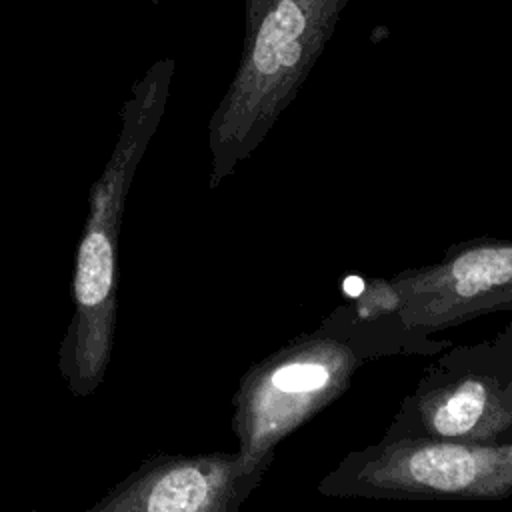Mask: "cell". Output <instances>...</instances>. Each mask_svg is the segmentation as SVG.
Segmentation results:
<instances>
[{"label":"cell","mask_w":512,"mask_h":512,"mask_svg":"<svg viewBox=\"0 0 512 512\" xmlns=\"http://www.w3.org/2000/svg\"><path fill=\"white\" fill-rule=\"evenodd\" d=\"M164 92L158 78L142 82L122 110L114 150L88 194V216L76 248L72 302L58 350V368L76 398L90 396L104 380L116 332L118 236L124 204L138 162L162 114Z\"/></svg>","instance_id":"1"},{"label":"cell","mask_w":512,"mask_h":512,"mask_svg":"<svg viewBox=\"0 0 512 512\" xmlns=\"http://www.w3.org/2000/svg\"><path fill=\"white\" fill-rule=\"evenodd\" d=\"M352 368V354L336 342L314 340L280 352L254 372L238 394L240 466L250 474L264 454L324 406L342 386Z\"/></svg>","instance_id":"2"},{"label":"cell","mask_w":512,"mask_h":512,"mask_svg":"<svg viewBox=\"0 0 512 512\" xmlns=\"http://www.w3.org/2000/svg\"><path fill=\"white\" fill-rule=\"evenodd\" d=\"M362 482L400 492L504 496L512 490V444L402 440L368 462Z\"/></svg>","instance_id":"3"},{"label":"cell","mask_w":512,"mask_h":512,"mask_svg":"<svg viewBox=\"0 0 512 512\" xmlns=\"http://www.w3.org/2000/svg\"><path fill=\"white\" fill-rule=\"evenodd\" d=\"M244 476L238 456H152L88 512H222Z\"/></svg>","instance_id":"4"},{"label":"cell","mask_w":512,"mask_h":512,"mask_svg":"<svg viewBox=\"0 0 512 512\" xmlns=\"http://www.w3.org/2000/svg\"><path fill=\"white\" fill-rule=\"evenodd\" d=\"M422 414L432 432L446 438H488L512 426V388L468 378L430 394Z\"/></svg>","instance_id":"5"},{"label":"cell","mask_w":512,"mask_h":512,"mask_svg":"<svg viewBox=\"0 0 512 512\" xmlns=\"http://www.w3.org/2000/svg\"><path fill=\"white\" fill-rule=\"evenodd\" d=\"M512 284V244L472 248L424 278H416V292L436 290L458 300H474Z\"/></svg>","instance_id":"6"},{"label":"cell","mask_w":512,"mask_h":512,"mask_svg":"<svg viewBox=\"0 0 512 512\" xmlns=\"http://www.w3.org/2000/svg\"><path fill=\"white\" fill-rule=\"evenodd\" d=\"M344 292L350 294V296H360V292L364 290V282L358 278V276H348L342 284Z\"/></svg>","instance_id":"7"}]
</instances>
